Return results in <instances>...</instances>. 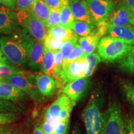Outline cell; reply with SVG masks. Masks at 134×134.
Returning a JSON list of instances; mask_svg holds the SVG:
<instances>
[{
  "instance_id": "44dd1931",
  "label": "cell",
  "mask_w": 134,
  "mask_h": 134,
  "mask_svg": "<svg viewBox=\"0 0 134 134\" xmlns=\"http://www.w3.org/2000/svg\"><path fill=\"white\" fill-rule=\"evenodd\" d=\"M47 35L61 41H65L75 36L70 28L58 24L47 29Z\"/></svg>"
},
{
  "instance_id": "74e56055",
  "label": "cell",
  "mask_w": 134,
  "mask_h": 134,
  "mask_svg": "<svg viewBox=\"0 0 134 134\" xmlns=\"http://www.w3.org/2000/svg\"><path fill=\"white\" fill-rule=\"evenodd\" d=\"M122 2L129 11L134 23V0H121Z\"/></svg>"
},
{
  "instance_id": "816d5d0a",
  "label": "cell",
  "mask_w": 134,
  "mask_h": 134,
  "mask_svg": "<svg viewBox=\"0 0 134 134\" xmlns=\"http://www.w3.org/2000/svg\"><path fill=\"white\" fill-rule=\"evenodd\" d=\"M68 1H69V0H68Z\"/></svg>"
},
{
  "instance_id": "e575fe53",
  "label": "cell",
  "mask_w": 134,
  "mask_h": 134,
  "mask_svg": "<svg viewBox=\"0 0 134 134\" xmlns=\"http://www.w3.org/2000/svg\"><path fill=\"white\" fill-rule=\"evenodd\" d=\"M70 118L61 121L55 127L54 134H67L68 130Z\"/></svg>"
},
{
  "instance_id": "cb8c5ba5",
  "label": "cell",
  "mask_w": 134,
  "mask_h": 134,
  "mask_svg": "<svg viewBox=\"0 0 134 134\" xmlns=\"http://www.w3.org/2000/svg\"><path fill=\"white\" fill-rule=\"evenodd\" d=\"M118 63L122 70L134 74V45L124 55L118 60Z\"/></svg>"
},
{
  "instance_id": "4fadbf2b",
  "label": "cell",
  "mask_w": 134,
  "mask_h": 134,
  "mask_svg": "<svg viewBox=\"0 0 134 134\" xmlns=\"http://www.w3.org/2000/svg\"><path fill=\"white\" fill-rule=\"evenodd\" d=\"M0 98L12 102L24 101L27 94L7 81H0Z\"/></svg>"
},
{
  "instance_id": "d6a6232c",
  "label": "cell",
  "mask_w": 134,
  "mask_h": 134,
  "mask_svg": "<svg viewBox=\"0 0 134 134\" xmlns=\"http://www.w3.org/2000/svg\"><path fill=\"white\" fill-rule=\"evenodd\" d=\"M19 105L13 103L9 100L0 98V112H13L18 113L20 111Z\"/></svg>"
},
{
  "instance_id": "681fc988",
  "label": "cell",
  "mask_w": 134,
  "mask_h": 134,
  "mask_svg": "<svg viewBox=\"0 0 134 134\" xmlns=\"http://www.w3.org/2000/svg\"><path fill=\"white\" fill-rule=\"evenodd\" d=\"M12 134H15V133H12Z\"/></svg>"
},
{
  "instance_id": "b9f144b4",
  "label": "cell",
  "mask_w": 134,
  "mask_h": 134,
  "mask_svg": "<svg viewBox=\"0 0 134 134\" xmlns=\"http://www.w3.org/2000/svg\"><path fill=\"white\" fill-rule=\"evenodd\" d=\"M14 132L8 127L0 126V134H12Z\"/></svg>"
},
{
  "instance_id": "ee69618b",
  "label": "cell",
  "mask_w": 134,
  "mask_h": 134,
  "mask_svg": "<svg viewBox=\"0 0 134 134\" xmlns=\"http://www.w3.org/2000/svg\"><path fill=\"white\" fill-rule=\"evenodd\" d=\"M0 62H7V63H9L8 62V61L6 59V58L5 57V56L3 54L2 50H1V48H0Z\"/></svg>"
},
{
  "instance_id": "7c38bea8",
  "label": "cell",
  "mask_w": 134,
  "mask_h": 134,
  "mask_svg": "<svg viewBox=\"0 0 134 134\" xmlns=\"http://www.w3.org/2000/svg\"><path fill=\"white\" fill-rule=\"evenodd\" d=\"M13 9L0 6V34H11L17 29L16 14Z\"/></svg>"
},
{
  "instance_id": "5bb4252c",
  "label": "cell",
  "mask_w": 134,
  "mask_h": 134,
  "mask_svg": "<svg viewBox=\"0 0 134 134\" xmlns=\"http://www.w3.org/2000/svg\"><path fill=\"white\" fill-rule=\"evenodd\" d=\"M35 81L40 93L45 98L52 96L58 86V82L55 78L44 73L36 75Z\"/></svg>"
},
{
  "instance_id": "f1b7e54d",
  "label": "cell",
  "mask_w": 134,
  "mask_h": 134,
  "mask_svg": "<svg viewBox=\"0 0 134 134\" xmlns=\"http://www.w3.org/2000/svg\"><path fill=\"white\" fill-rule=\"evenodd\" d=\"M60 9L58 8H52L46 23L47 29L60 24Z\"/></svg>"
},
{
  "instance_id": "4316f807",
  "label": "cell",
  "mask_w": 134,
  "mask_h": 134,
  "mask_svg": "<svg viewBox=\"0 0 134 134\" xmlns=\"http://www.w3.org/2000/svg\"><path fill=\"white\" fill-rule=\"evenodd\" d=\"M78 41V36L75 35L73 37L70 38V39L63 42L60 50L63 54V58H64L63 60H66L68 58L70 53L71 52V51L76 45Z\"/></svg>"
},
{
  "instance_id": "1f68e13d",
  "label": "cell",
  "mask_w": 134,
  "mask_h": 134,
  "mask_svg": "<svg viewBox=\"0 0 134 134\" xmlns=\"http://www.w3.org/2000/svg\"><path fill=\"white\" fill-rule=\"evenodd\" d=\"M62 41L56 39L52 37L47 35L46 39L43 42L44 47L48 49H50L52 51H57L60 50L62 45Z\"/></svg>"
},
{
  "instance_id": "7bdbcfd3",
  "label": "cell",
  "mask_w": 134,
  "mask_h": 134,
  "mask_svg": "<svg viewBox=\"0 0 134 134\" xmlns=\"http://www.w3.org/2000/svg\"><path fill=\"white\" fill-rule=\"evenodd\" d=\"M32 134H44L41 125L36 124V125H35L34 127V129Z\"/></svg>"
},
{
  "instance_id": "c3c4849f",
  "label": "cell",
  "mask_w": 134,
  "mask_h": 134,
  "mask_svg": "<svg viewBox=\"0 0 134 134\" xmlns=\"http://www.w3.org/2000/svg\"><path fill=\"white\" fill-rule=\"evenodd\" d=\"M1 80H3V79H0V81H1Z\"/></svg>"
},
{
  "instance_id": "ab89813d",
  "label": "cell",
  "mask_w": 134,
  "mask_h": 134,
  "mask_svg": "<svg viewBox=\"0 0 134 134\" xmlns=\"http://www.w3.org/2000/svg\"><path fill=\"white\" fill-rule=\"evenodd\" d=\"M127 134H134V117H129L126 122Z\"/></svg>"
},
{
  "instance_id": "4dcf8cb0",
  "label": "cell",
  "mask_w": 134,
  "mask_h": 134,
  "mask_svg": "<svg viewBox=\"0 0 134 134\" xmlns=\"http://www.w3.org/2000/svg\"><path fill=\"white\" fill-rule=\"evenodd\" d=\"M85 55H86V53H85V52L81 48L80 45L76 43V45L71 51V52L70 53L68 58L66 60H63L62 64H66V63L71 62L80 59V58H84Z\"/></svg>"
},
{
  "instance_id": "277c9868",
  "label": "cell",
  "mask_w": 134,
  "mask_h": 134,
  "mask_svg": "<svg viewBox=\"0 0 134 134\" xmlns=\"http://www.w3.org/2000/svg\"><path fill=\"white\" fill-rule=\"evenodd\" d=\"M103 134H127L126 124L122 118L120 104L112 102L102 113Z\"/></svg>"
},
{
  "instance_id": "30bf717a",
  "label": "cell",
  "mask_w": 134,
  "mask_h": 134,
  "mask_svg": "<svg viewBox=\"0 0 134 134\" xmlns=\"http://www.w3.org/2000/svg\"><path fill=\"white\" fill-rule=\"evenodd\" d=\"M95 26L107 19L114 6V0H86Z\"/></svg>"
},
{
  "instance_id": "d4e9b609",
  "label": "cell",
  "mask_w": 134,
  "mask_h": 134,
  "mask_svg": "<svg viewBox=\"0 0 134 134\" xmlns=\"http://www.w3.org/2000/svg\"><path fill=\"white\" fill-rule=\"evenodd\" d=\"M84 58L88 63V70L85 73V76L90 77L96 70L99 63L101 62V58L98 53H92L86 54Z\"/></svg>"
},
{
  "instance_id": "d6986e66",
  "label": "cell",
  "mask_w": 134,
  "mask_h": 134,
  "mask_svg": "<svg viewBox=\"0 0 134 134\" xmlns=\"http://www.w3.org/2000/svg\"><path fill=\"white\" fill-rule=\"evenodd\" d=\"M41 69L42 71L44 74L52 77L56 71V66L55 64L54 59V52L48 49L45 47L44 50H43Z\"/></svg>"
},
{
  "instance_id": "f907efd6",
  "label": "cell",
  "mask_w": 134,
  "mask_h": 134,
  "mask_svg": "<svg viewBox=\"0 0 134 134\" xmlns=\"http://www.w3.org/2000/svg\"><path fill=\"white\" fill-rule=\"evenodd\" d=\"M0 79H1V78H0Z\"/></svg>"
},
{
  "instance_id": "f546056e",
  "label": "cell",
  "mask_w": 134,
  "mask_h": 134,
  "mask_svg": "<svg viewBox=\"0 0 134 134\" xmlns=\"http://www.w3.org/2000/svg\"><path fill=\"white\" fill-rule=\"evenodd\" d=\"M121 87L125 96L134 105V84L129 81H123L121 83Z\"/></svg>"
},
{
  "instance_id": "6da1fadb",
  "label": "cell",
  "mask_w": 134,
  "mask_h": 134,
  "mask_svg": "<svg viewBox=\"0 0 134 134\" xmlns=\"http://www.w3.org/2000/svg\"><path fill=\"white\" fill-rule=\"evenodd\" d=\"M0 48L8 62L13 66L19 67L28 62V53L24 32L20 37L2 36L0 37Z\"/></svg>"
},
{
  "instance_id": "484cf974",
  "label": "cell",
  "mask_w": 134,
  "mask_h": 134,
  "mask_svg": "<svg viewBox=\"0 0 134 134\" xmlns=\"http://www.w3.org/2000/svg\"><path fill=\"white\" fill-rule=\"evenodd\" d=\"M75 18L73 17L71 9L69 4L63 6L60 9V24L71 29V25Z\"/></svg>"
},
{
  "instance_id": "8992f818",
  "label": "cell",
  "mask_w": 134,
  "mask_h": 134,
  "mask_svg": "<svg viewBox=\"0 0 134 134\" xmlns=\"http://www.w3.org/2000/svg\"><path fill=\"white\" fill-rule=\"evenodd\" d=\"M87 70L88 63L84 58L62 64L57 81L62 86L69 81L84 77Z\"/></svg>"
},
{
  "instance_id": "8fae6325",
  "label": "cell",
  "mask_w": 134,
  "mask_h": 134,
  "mask_svg": "<svg viewBox=\"0 0 134 134\" xmlns=\"http://www.w3.org/2000/svg\"><path fill=\"white\" fill-rule=\"evenodd\" d=\"M106 21L109 24L114 26H134V23L131 14L121 0H119L116 3H115L114 6Z\"/></svg>"
},
{
  "instance_id": "52a82bcc",
  "label": "cell",
  "mask_w": 134,
  "mask_h": 134,
  "mask_svg": "<svg viewBox=\"0 0 134 134\" xmlns=\"http://www.w3.org/2000/svg\"><path fill=\"white\" fill-rule=\"evenodd\" d=\"M36 75V74L31 76L15 75L8 77L4 80L26 93L35 101L40 103L41 94L37 87L36 81H33Z\"/></svg>"
},
{
  "instance_id": "5b68a950",
  "label": "cell",
  "mask_w": 134,
  "mask_h": 134,
  "mask_svg": "<svg viewBox=\"0 0 134 134\" xmlns=\"http://www.w3.org/2000/svg\"><path fill=\"white\" fill-rule=\"evenodd\" d=\"M19 24L37 41L43 42L47 35L46 24L32 14L29 10L16 12Z\"/></svg>"
},
{
  "instance_id": "9c48e42d",
  "label": "cell",
  "mask_w": 134,
  "mask_h": 134,
  "mask_svg": "<svg viewBox=\"0 0 134 134\" xmlns=\"http://www.w3.org/2000/svg\"><path fill=\"white\" fill-rule=\"evenodd\" d=\"M90 77H81L67 83L63 87L62 92L70 99L75 104L86 94L90 88Z\"/></svg>"
},
{
  "instance_id": "e0dca14e",
  "label": "cell",
  "mask_w": 134,
  "mask_h": 134,
  "mask_svg": "<svg viewBox=\"0 0 134 134\" xmlns=\"http://www.w3.org/2000/svg\"><path fill=\"white\" fill-rule=\"evenodd\" d=\"M71 103H73L70 100V99L66 94L63 93L62 94L58 96V98L46 110L44 114V120H51L59 119V114L60 111L65 107H66V105H69Z\"/></svg>"
},
{
  "instance_id": "f35d334b",
  "label": "cell",
  "mask_w": 134,
  "mask_h": 134,
  "mask_svg": "<svg viewBox=\"0 0 134 134\" xmlns=\"http://www.w3.org/2000/svg\"><path fill=\"white\" fill-rule=\"evenodd\" d=\"M41 126L44 133H54L55 128L47 121L43 120Z\"/></svg>"
},
{
  "instance_id": "7dc6e473",
  "label": "cell",
  "mask_w": 134,
  "mask_h": 134,
  "mask_svg": "<svg viewBox=\"0 0 134 134\" xmlns=\"http://www.w3.org/2000/svg\"><path fill=\"white\" fill-rule=\"evenodd\" d=\"M19 134H25V133H19Z\"/></svg>"
},
{
  "instance_id": "2e32d148",
  "label": "cell",
  "mask_w": 134,
  "mask_h": 134,
  "mask_svg": "<svg viewBox=\"0 0 134 134\" xmlns=\"http://www.w3.org/2000/svg\"><path fill=\"white\" fill-rule=\"evenodd\" d=\"M106 35L120 38L130 44L134 45V26H114L108 23Z\"/></svg>"
},
{
  "instance_id": "60d3db41",
  "label": "cell",
  "mask_w": 134,
  "mask_h": 134,
  "mask_svg": "<svg viewBox=\"0 0 134 134\" xmlns=\"http://www.w3.org/2000/svg\"><path fill=\"white\" fill-rule=\"evenodd\" d=\"M0 4L14 10L16 7V0H0Z\"/></svg>"
},
{
  "instance_id": "83f0119b",
  "label": "cell",
  "mask_w": 134,
  "mask_h": 134,
  "mask_svg": "<svg viewBox=\"0 0 134 134\" xmlns=\"http://www.w3.org/2000/svg\"><path fill=\"white\" fill-rule=\"evenodd\" d=\"M19 119V114L13 112H0V126L12 124Z\"/></svg>"
},
{
  "instance_id": "7a4b0ae2",
  "label": "cell",
  "mask_w": 134,
  "mask_h": 134,
  "mask_svg": "<svg viewBox=\"0 0 134 134\" xmlns=\"http://www.w3.org/2000/svg\"><path fill=\"white\" fill-rule=\"evenodd\" d=\"M103 102L100 92H94L83 113L86 134H103L101 108Z\"/></svg>"
},
{
  "instance_id": "bcb514c9",
  "label": "cell",
  "mask_w": 134,
  "mask_h": 134,
  "mask_svg": "<svg viewBox=\"0 0 134 134\" xmlns=\"http://www.w3.org/2000/svg\"><path fill=\"white\" fill-rule=\"evenodd\" d=\"M44 134H54V133H44Z\"/></svg>"
},
{
  "instance_id": "836d02e7",
  "label": "cell",
  "mask_w": 134,
  "mask_h": 134,
  "mask_svg": "<svg viewBox=\"0 0 134 134\" xmlns=\"http://www.w3.org/2000/svg\"><path fill=\"white\" fill-rule=\"evenodd\" d=\"M37 0H16V12L21 11H27Z\"/></svg>"
},
{
  "instance_id": "ffe728a7",
  "label": "cell",
  "mask_w": 134,
  "mask_h": 134,
  "mask_svg": "<svg viewBox=\"0 0 134 134\" xmlns=\"http://www.w3.org/2000/svg\"><path fill=\"white\" fill-rule=\"evenodd\" d=\"M50 10L51 8L43 0H37L31 6L30 11L34 16L46 24Z\"/></svg>"
},
{
  "instance_id": "3957f363",
  "label": "cell",
  "mask_w": 134,
  "mask_h": 134,
  "mask_svg": "<svg viewBox=\"0 0 134 134\" xmlns=\"http://www.w3.org/2000/svg\"><path fill=\"white\" fill-rule=\"evenodd\" d=\"M133 46L120 38L103 37L99 42L97 51L101 60L112 62L120 59Z\"/></svg>"
},
{
  "instance_id": "9a60e30c",
  "label": "cell",
  "mask_w": 134,
  "mask_h": 134,
  "mask_svg": "<svg viewBox=\"0 0 134 134\" xmlns=\"http://www.w3.org/2000/svg\"><path fill=\"white\" fill-rule=\"evenodd\" d=\"M69 5L75 19L85 21L95 26L85 0H69Z\"/></svg>"
},
{
  "instance_id": "f6af8a7d",
  "label": "cell",
  "mask_w": 134,
  "mask_h": 134,
  "mask_svg": "<svg viewBox=\"0 0 134 134\" xmlns=\"http://www.w3.org/2000/svg\"><path fill=\"white\" fill-rule=\"evenodd\" d=\"M71 134H80V133L78 129H75L73 130V132H72Z\"/></svg>"
},
{
  "instance_id": "7402d4cb",
  "label": "cell",
  "mask_w": 134,
  "mask_h": 134,
  "mask_svg": "<svg viewBox=\"0 0 134 134\" xmlns=\"http://www.w3.org/2000/svg\"><path fill=\"white\" fill-rule=\"evenodd\" d=\"M15 75L31 76L35 74L31 72L18 69V67L13 66V65L11 66L7 62H0V78L1 79H5L8 77Z\"/></svg>"
},
{
  "instance_id": "ac0fdd59",
  "label": "cell",
  "mask_w": 134,
  "mask_h": 134,
  "mask_svg": "<svg viewBox=\"0 0 134 134\" xmlns=\"http://www.w3.org/2000/svg\"><path fill=\"white\" fill-rule=\"evenodd\" d=\"M102 37L95 31V28L93 32L85 37H81L78 39V44L85 52L86 54L94 53L97 48L98 43Z\"/></svg>"
},
{
  "instance_id": "8d00e7d4",
  "label": "cell",
  "mask_w": 134,
  "mask_h": 134,
  "mask_svg": "<svg viewBox=\"0 0 134 134\" xmlns=\"http://www.w3.org/2000/svg\"><path fill=\"white\" fill-rule=\"evenodd\" d=\"M75 105V104H74L73 103L70 104L65 107V108L60 111V113L59 114V117L62 120L70 118V113H71L72 109H73V106H74Z\"/></svg>"
},
{
  "instance_id": "ba28073f",
  "label": "cell",
  "mask_w": 134,
  "mask_h": 134,
  "mask_svg": "<svg viewBox=\"0 0 134 134\" xmlns=\"http://www.w3.org/2000/svg\"><path fill=\"white\" fill-rule=\"evenodd\" d=\"M24 32V36L27 45L28 53V64L34 70L41 68L42 62L44 44L43 42L38 41L32 36H29Z\"/></svg>"
},
{
  "instance_id": "d590c367",
  "label": "cell",
  "mask_w": 134,
  "mask_h": 134,
  "mask_svg": "<svg viewBox=\"0 0 134 134\" xmlns=\"http://www.w3.org/2000/svg\"><path fill=\"white\" fill-rule=\"evenodd\" d=\"M50 8L61 9L63 6L69 4L68 0H43Z\"/></svg>"
},
{
  "instance_id": "603a6c76",
  "label": "cell",
  "mask_w": 134,
  "mask_h": 134,
  "mask_svg": "<svg viewBox=\"0 0 134 134\" xmlns=\"http://www.w3.org/2000/svg\"><path fill=\"white\" fill-rule=\"evenodd\" d=\"M95 26H91L85 21L76 20L73 21L71 25V29L76 36L85 37L93 32Z\"/></svg>"
}]
</instances>
